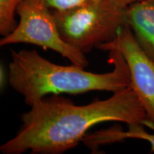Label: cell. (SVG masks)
Returning a JSON list of instances; mask_svg holds the SVG:
<instances>
[{"mask_svg": "<svg viewBox=\"0 0 154 154\" xmlns=\"http://www.w3.org/2000/svg\"><path fill=\"white\" fill-rule=\"evenodd\" d=\"M6 80H7V76H6V72L5 69L2 66H1V70H0V83H1V88L5 87L6 84Z\"/></svg>", "mask_w": 154, "mask_h": 154, "instance_id": "cell-10", "label": "cell"}, {"mask_svg": "<svg viewBox=\"0 0 154 154\" xmlns=\"http://www.w3.org/2000/svg\"><path fill=\"white\" fill-rule=\"evenodd\" d=\"M126 9L117 0H94L53 14L63 39L85 54L115 39L127 24Z\"/></svg>", "mask_w": 154, "mask_h": 154, "instance_id": "cell-3", "label": "cell"}, {"mask_svg": "<svg viewBox=\"0 0 154 154\" xmlns=\"http://www.w3.org/2000/svg\"><path fill=\"white\" fill-rule=\"evenodd\" d=\"M17 14L19 22L10 34L1 38V47L14 44H34L60 54L76 66L82 68L88 66L84 54L61 37L53 11L42 0H22L17 7Z\"/></svg>", "mask_w": 154, "mask_h": 154, "instance_id": "cell-4", "label": "cell"}, {"mask_svg": "<svg viewBox=\"0 0 154 154\" xmlns=\"http://www.w3.org/2000/svg\"><path fill=\"white\" fill-rule=\"evenodd\" d=\"M112 72L95 74L72 64L61 66L49 61L35 50H11L8 81L11 88L32 106L47 94H79L91 91L112 93L130 86V72L124 57L116 49H110Z\"/></svg>", "mask_w": 154, "mask_h": 154, "instance_id": "cell-2", "label": "cell"}, {"mask_svg": "<svg viewBox=\"0 0 154 154\" xmlns=\"http://www.w3.org/2000/svg\"><path fill=\"white\" fill-rule=\"evenodd\" d=\"M50 9L53 11H63L74 8L83 4L94 0H42Z\"/></svg>", "mask_w": 154, "mask_h": 154, "instance_id": "cell-9", "label": "cell"}, {"mask_svg": "<svg viewBox=\"0 0 154 154\" xmlns=\"http://www.w3.org/2000/svg\"><path fill=\"white\" fill-rule=\"evenodd\" d=\"M128 129L124 131L119 125L104 130L96 131L87 134L83 138L82 143L96 153L101 146L121 142L126 139H140L148 141L151 145V152H154V134L144 129L143 125H128Z\"/></svg>", "mask_w": 154, "mask_h": 154, "instance_id": "cell-7", "label": "cell"}, {"mask_svg": "<svg viewBox=\"0 0 154 154\" xmlns=\"http://www.w3.org/2000/svg\"><path fill=\"white\" fill-rule=\"evenodd\" d=\"M21 116L16 136L0 147L3 154H61L76 147L92 126L106 121L149 127L146 113L131 88L84 106L53 96Z\"/></svg>", "mask_w": 154, "mask_h": 154, "instance_id": "cell-1", "label": "cell"}, {"mask_svg": "<svg viewBox=\"0 0 154 154\" xmlns=\"http://www.w3.org/2000/svg\"><path fill=\"white\" fill-rule=\"evenodd\" d=\"M119 2H120L121 5L125 6V7H128V5H131V4L136 2L140 1V0H117Z\"/></svg>", "mask_w": 154, "mask_h": 154, "instance_id": "cell-11", "label": "cell"}, {"mask_svg": "<svg viewBox=\"0 0 154 154\" xmlns=\"http://www.w3.org/2000/svg\"><path fill=\"white\" fill-rule=\"evenodd\" d=\"M97 49H116L122 54L130 72V86L146 113L149 128L154 131V60L140 47L128 24L119 30L113 41Z\"/></svg>", "mask_w": 154, "mask_h": 154, "instance_id": "cell-5", "label": "cell"}, {"mask_svg": "<svg viewBox=\"0 0 154 154\" xmlns=\"http://www.w3.org/2000/svg\"><path fill=\"white\" fill-rule=\"evenodd\" d=\"M22 0H0V34L5 36L17 26V9Z\"/></svg>", "mask_w": 154, "mask_h": 154, "instance_id": "cell-8", "label": "cell"}, {"mask_svg": "<svg viewBox=\"0 0 154 154\" xmlns=\"http://www.w3.org/2000/svg\"><path fill=\"white\" fill-rule=\"evenodd\" d=\"M126 21L140 47L154 60V0H140L128 5Z\"/></svg>", "mask_w": 154, "mask_h": 154, "instance_id": "cell-6", "label": "cell"}]
</instances>
